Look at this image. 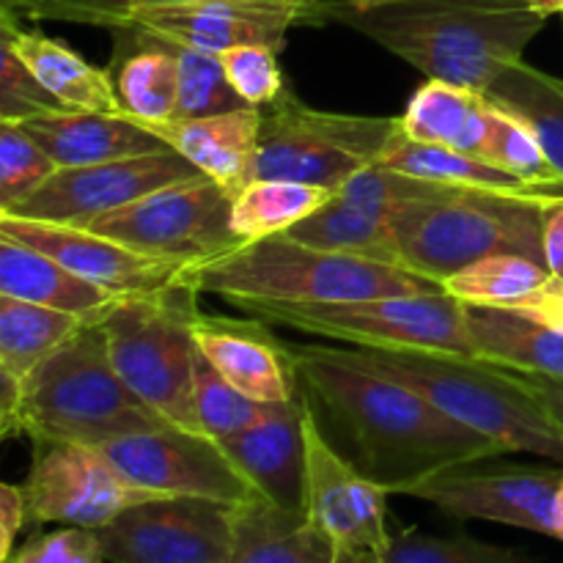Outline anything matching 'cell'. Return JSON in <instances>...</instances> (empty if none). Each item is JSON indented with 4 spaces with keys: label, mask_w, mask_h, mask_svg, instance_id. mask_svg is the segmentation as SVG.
<instances>
[{
    "label": "cell",
    "mask_w": 563,
    "mask_h": 563,
    "mask_svg": "<svg viewBox=\"0 0 563 563\" xmlns=\"http://www.w3.org/2000/svg\"><path fill=\"white\" fill-rule=\"evenodd\" d=\"M297 374L308 394L333 416L352 449V462L390 495H405L451 467L504 456L495 440L363 363L341 346H295Z\"/></svg>",
    "instance_id": "cell-1"
},
{
    "label": "cell",
    "mask_w": 563,
    "mask_h": 563,
    "mask_svg": "<svg viewBox=\"0 0 563 563\" xmlns=\"http://www.w3.org/2000/svg\"><path fill=\"white\" fill-rule=\"evenodd\" d=\"M324 16L399 55L427 80L478 93L522 60L548 22L533 0H407L372 11L324 9Z\"/></svg>",
    "instance_id": "cell-2"
},
{
    "label": "cell",
    "mask_w": 563,
    "mask_h": 563,
    "mask_svg": "<svg viewBox=\"0 0 563 563\" xmlns=\"http://www.w3.org/2000/svg\"><path fill=\"white\" fill-rule=\"evenodd\" d=\"M542 190L440 185L396 174L388 229L396 264L443 286L451 275L495 253L544 264ZM548 267V264H544Z\"/></svg>",
    "instance_id": "cell-3"
},
{
    "label": "cell",
    "mask_w": 563,
    "mask_h": 563,
    "mask_svg": "<svg viewBox=\"0 0 563 563\" xmlns=\"http://www.w3.org/2000/svg\"><path fill=\"white\" fill-rule=\"evenodd\" d=\"M179 284L196 295H218L234 302H300L335 306L394 295H432L443 291L434 280L401 267L368 262L346 253L319 251L291 236L278 234L247 242L225 256L187 267Z\"/></svg>",
    "instance_id": "cell-4"
},
{
    "label": "cell",
    "mask_w": 563,
    "mask_h": 563,
    "mask_svg": "<svg viewBox=\"0 0 563 563\" xmlns=\"http://www.w3.org/2000/svg\"><path fill=\"white\" fill-rule=\"evenodd\" d=\"M174 427L121 379L110 361L102 317L82 324L60 350L22 377L16 434L31 443H110Z\"/></svg>",
    "instance_id": "cell-5"
},
{
    "label": "cell",
    "mask_w": 563,
    "mask_h": 563,
    "mask_svg": "<svg viewBox=\"0 0 563 563\" xmlns=\"http://www.w3.org/2000/svg\"><path fill=\"white\" fill-rule=\"evenodd\" d=\"M344 352L352 361L405 383L445 416L495 440L506 454H537L563 462V432L515 368L440 352L363 346Z\"/></svg>",
    "instance_id": "cell-6"
},
{
    "label": "cell",
    "mask_w": 563,
    "mask_h": 563,
    "mask_svg": "<svg viewBox=\"0 0 563 563\" xmlns=\"http://www.w3.org/2000/svg\"><path fill=\"white\" fill-rule=\"evenodd\" d=\"M196 300L190 286L174 284L152 295L121 297L102 313L115 372L148 407L187 432H201L192 407Z\"/></svg>",
    "instance_id": "cell-7"
},
{
    "label": "cell",
    "mask_w": 563,
    "mask_h": 563,
    "mask_svg": "<svg viewBox=\"0 0 563 563\" xmlns=\"http://www.w3.org/2000/svg\"><path fill=\"white\" fill-rule=\"evenodd\" d=\"M234 306L264 324H280L363 350L476 357L467 333L465 302L454 300L445 291L394 295L363 302H335V306H300V302H234Z\"/></svg>",
    "instance_id": "cell-8"
},
{
    "label": "cell",
    "mask_w": 563,
    "mask_h": 563,
    "mask_svg": "<svg viewBox=\"0 0 563 563\" xmlns=\"http://www.w3.org/2000/svg\"><path fill=\"white\" fill-rule=\"evenodd\" d=\"M401 119L308 108L289 86L262 108L253 179H284L339 190L377 165Z\"/></svg>",
    "instance_id": "cell-9"
},
{
    "label": "cell",
    "mask_w": 563,
    "mask_h": 563,
    "mask_svg": "<svg viewBox=\"0 0 563 563\" xmlns=\"http://www.w3.org/2000/svg\"><path fill=\"white\" fill-rule=\"evenodd\" d=\"M231 207L234 196L209 176H196L137 198L115 212L99 214L77 229L187 269L245 245L231 229Z\"/></svg>",
    "instance_id": "cell-10"
},
{
    "label": "cell",
    "mask_w": 563,
    "mask_h": 563,
    "mask_svg": "<svg viewBox=\"0 0 563 563\" xmlns=\"http://www.w3.org/2000/svg\"><path fill=\"white\" fill-rule=\"evenodd\" d=\"M306 429V515L333 539L341 563H372L385 553L388 489L363 476L324 438L311 394L300 383Z\"/></svg>",
    "instance_id": "cell-11"
},
{
    "label": "cell",
    "mask_w": 563,
    "mask_h": 563,
    "mask_svg": "<svg viewBox=\"0 0 563 563\" xmlns=\"http://www.w3.org/2000/svg\"><path fill=\"white\" fill-rule=\"evenodd\" d=\"M471 465L451 467L405 495L438 506L454 520H487L526 528L563 542V473L533 465Z\"/></svg>",
    "instance_id": "cell-12"
},
{
    "label": "cell",
    "mask_w": 563,
    "mask_h": 563,
    "mask_svg": "<svg viewBox=\"0 0 563 563\" xmlns=\"http://www.w3.org/2000/svg\"><path fill=\"white\" fill-rule=\"evenodd\" d=\"M27 506V526L60 522L71 528L108 526L137 504L174 498L132 484L93 445L33 443V462L20 484Z\"/></svg>",
    "instance_id": "cell-13"
},
{
    "label": "cell",
    "mask_w": 563,
    "mask_h": 563,
    "mask_svg": "<svg viewBox=\"0 0 563 563\" xmlns=\"http://www.w3.org/2000/svg\"><path fill=\"white\" fill-rule=\"evenodd\" d=\"M104 456L143 489L174 498H207L229 506H245L264 498L223 445L209 434L179 427L124 434L99 445Z\"/></svg>",
    "instance_id": "cell-14"
},
{
    "label": "cell",
    "mask_w": 563,
    "mask_h": 563,
    "mask_svg": "<svg viewBox=\"0 0 563 563\" xmlns=\"http://www.w3.org/2000/svg\"><path fill=\"white\" fill-rule=\"evenodd\" d=\"M234 506L154 498L97 528L108 563H229Z\"/></svg>",
    "instance_id": "cell-15"
},
{
    "label": "cell",
    "mask_w": 563,
    "mask_h": 563,
    "mask_svg": "<svg viewBox=\"0 0 563 563\" xmlns=\"http://www.w3.org/2000/svg\"><path fill=\"white\" fill-rule=\"evenodd\" d=\"M196 176L203 174L185 154L176 148H163V152L86 165V168H60L38 190L3 212L44 220V223L86 225L99 214L115 212L137 198Z\"/></svg>",
    "instance_id": "cell-16"
},
{
    "label": "cell",
    "mask_w": 563,
    "mask_h": 563,
    "mask_svg": "<svg viewBox=\"0 0 563 563\" xmlns=\"http://www.w3.org/2000/svg\"><path fill=\"white\" fill-rule=\"evenodd\" d=\"M126 25L214 55L242 44L280 53L291 27L328 25V16L317 0H187L132 11Z\"/></svg>",
    "instance_id": "cell-17"
},
{
    "label": "cell",
    "mask_w": 563,
    "mask_h": 563,
    "mask_svg": "<svg viewBox=\"0 0 563 563\" xmlns=\"http://www.w3.org/2000/svg\"><path fill=\"white\" fill-rule=\"evenodd\" d=\"M0 234H9L36 251L47 253L69 273L91 280L99 289L110 295H152L165 286L179 284L185 273L181 264L163 262V258L146 256V253L130 251L119 242L88 229L66 223H44V220L16 218V214L0 212Z\"/></svg>",
    "instance_id": "cell-18"
},
{
    "label": "cell",
    "mask_w": 563,
    "mask_h": 563,
    "mask_svg": "<svg viewBox=\"0 0 563 563\" xmlns=\"http://www.w3.org/2000/svg\"><path fill=\"white\" fill-rule=\"evenodd\" d=\"M396 170L372 168L352 176L344 187L330 196L322 209L286 231V236L319 251L346 253L368 262L396 264L394 240L388 229V209L394 201Z\"/></svg>",
    "instance_id": "cell-19"
},
{
    "label": "cell",
    "mask_w": 563,
    "mask_h": 563,
    "mask_svg": "<svg viewBox=\"0 0 563 563\" xmlns=\"http://www.w3.org/2000/svg\"><path fill=\"white\" fill-rule=\"evenodd\" d=\"M192 341L198 352L251 399L278 405L297 399L300 394V374L291 344L273 339L258 319L242 322L196 311Z\"/></svg>",
    "instance_id": "cell-20"
},
{
    "label": "cell",
    "mask_w": 563,
    "mask_h": 563,
    "mask_svg": "<svg viewBox=\"0 0 563 563\" xmlns=\"http://www.w3.org/2000/svg\"><path fill=\"white\" fill-rule=\"evenodd\" d=\"M242 476L275 506L306 511V429L302 396L267 405L253 427L220 440Z\"/></svg>",
    "instance_id": "cell-21"
},
{
    "label": "cell",
    "mask_w": 563,
    "mask_h": 563,
    "mask_svg": "<svg viewBox=\"0 0 563 563\" xmlns=\"http://www.w3.org/2000/svg\"><path fill=\"white\" fill-rule=\"evenodd\" d=\"M20 126L49 154L58 168H86V165L170 148L157 132L126 113L58 110V113L20 121Z\"/></svg>",
    "instance_id": "cell-22"
},
{
    "label": "cell",
    "mask_w": 563,
    "mask_h": 563,
    "mask_svg": "<svg viewBox=\"0 0 563 563\" xmlns=\"http://www.w3.org/2000/svg\"><path fill=\"white\" fill-rule=\"evenodd\" d=\"M170 148L185 154L203 176L223 187L229 196H240L253 181L258 152L262 108H240L209 119L146 124Z\"/></svg>",
    "instance_id": "cell-23"
},
{
    "label": "cell",
    "mask_w": 563,
    "mask_h": 563,
    "mask_svg": "<svg viewBox=\"0 0 563 563\" xmlns=\"http://www.w3.org/2000/svg\"><path fill=\"white\" fill-rule=\"evenodd\" d=\"M0 36L9 38L27 69L60 99L69 110H99V113H124L113 71L88 64L80 53L60 38L42 31H27L11 11H0Z\"/></svg>",
    "instance_id": "cell-24"
},
{
    "label": "cell",
    "mask_w": 563,
    "mask_h": 563,
    "mask_svg": "<svg viewBox=\"0 0 563 563\" xmlns=\"http://www.w3.org/2000/svg\"><path fill=\"white\" fill-rule=\"evenodd\" d=\"M115 53L108 69L126 115L143 124H168L179 108V60L168 38L141 27H115Z\"/></svg>",
    "instance_id": "cell-25"
},
{
    "label": "cell",
    "mask_w": 563,
    "mask_h": 563,
    "mask_svg": "<svg viewBox=\"0 0 563 563\" xmlns=\"http://www.w3.org/2000/svg\"><path fill=\"white\" fill-rule=\"evenodd\" d=\"M229 563H341L333 539L306 515L267 498L234 506Z\"/></svg>",
    "instance_id": "cell-26"
},
{
    "label": "cell",
    "mask_w": 563,
    "mask_h": 563,
    "mask_svg": "<svg viewBox=\"0 0 563 563\" xmlns=\"http://www.w3.org/2000/svg\"><path fill=\"white\" fill-rule=\"evenodd\" d=\"M0 295L58 308L82 319L102 317L121 300L119 295H110L91 280H82L47 253L9 234H0Z\"/></svg>",
    "instance_id": "cell-27"
},
{
    "label": "cell",
    "mask_w": 563,
    "mask_h": 563,
    "mask_svg": "<svg viewBox=\"0 0 563 563\" xmlns=\"http://www.w3.org/2000/svg\"><path fill=\"white\" fill-rule=\"evenodd\" d=\"M465 322L478 361L563 377V333L506 308L465 306Z\"/></svg>",
    "instance_id": "cell-28"
},
{
    "label": "cell",
    "mask_w": 563,
    "mask_h": 563,
    "mask_svg": "<svg viewBox=\"0 0 563 563\" xmlns=\"http://www.w3.org/2000/svg\"><path fill=\"white\" fill-rule=\"evenodd\" d=\"M489 113H493V104L484 93L429 80L412 93L401 115V130L412 141L438 143V146L482 157L489 132Z\"/></svg>",
    "instance_id": "cell-29"
},
{
    "label": "cell",
    "mask_w": 563,
    "mask_h": 563,
    "mask_svg": "<svg viewBox=\"0 0 563 563\" xmlns=\"http://www.w3.org/2000/svg\"><path fill=\"white\" fill-rule=\"evenodd\" d=\"M489 104L520 119L563 181V80L517 60L484 91Z\"/></svg>",
    "instance_id": "cell-30"
},
{
    "label": "cell",
    "mask_w": 563,
    "mask_h": 563,
    "mask_svg": "<svg viewBox=\"0 0 563 563\" xmlns=\"http://www.w3.org/2000/svg\"><path fill=\"white\" fill-rule=\"evenodd\" d=\"M91 319L0 295V368L27 377Z\"/></svg>",
    "instance_id": "cell-31"
},
{
    "label": "cell",
    "mask_w": 563,
    "mask_h": 563,
    "mask_svg": "<svg viewBox=\"0 0 563 563\" xmlns=\"http://www.w3.org/2000/svg\"><path fill=\"white\" fill-rule=\"evenodd\" d=\"M379 168L396 170V174L412 176L423 181H440V185H467V187H495V190H533L522 185L511 174L500 170L498 165L487 163L473 154L456 152V148L438 146V143L412 141L405 130L394 132L385 152L377 159Z\"/></svg>",
    "instance_id": "cell-32"
},
{
    "label": "cell",
    "mask_w": 563,
    "mask_h": 563,
    "mask_svg": "<svg viewBox=\"0 0 563 563\" xmlns=\"http://www.w3.org/2000/svg\"><path fill=\"white\" fill-rule=\"evenodd\" d=\"M333 190L284 179H253L231 207V229L242 242L286 234L330 201Z\"/></svg>",
    "instance_id": "cell-33"
},
{
    "label": "cell",
    "mask_w": 563,
    "mask_h": 563,
    "mask_svg": "<svg viewBox=\"0 0 563 563\" xmlns=\"http://www.w3.org/2000/svg\"><path fill=\"white\" fill-rule=\"evenodd\" d=\"M550 280L553 275L544 264L517 253H495L443 280V291L465 306L509 308L511 302L533 295Z\"/></svg>",
    "instance_id": "cell-34"
},
{
    "label": "cell",
    "mask_w": 563,
    "mask_h": 563,
    "mask_svg": "<svg viewBox=\"0 0 563 563\" xmlns=\"http://www.w3.org/2000/svg\"><path fill=\"white\" fill-rule=\"evenodd\" d=\"M482 159L498 165L500 170H506L533 190L563 192L561 176L555 174L553 163L542 152L533 132L520 119L504 113L495 104L493 113H489V132Z\"/></svg>",
    "instance_id": "cell-35"
},
{
    "label": "cell",
    "mask_w": 563,
    "mask_h": 563,
    "mask_svg": "<svg viewBox=\"0 0 563 563\" xmlns=\"http://www.w3.org/2000/svg\"><path fill=\"white\" fill-rule=\"evenodd\" d=\"M168 44L179 60V108H176L174 121L209 119V115L251 108L234 91L218 55L203 53L190 44L170 42V38Z\"/></svg>",
    "instance_id": "cell-36"
},
{
    "label": "cell",
    "mask_w": 563,
    "mask_h": 563,
    "mask_svg": "<svg viewBox=\"0 0 563 563\" xmlns=\"http://www.w3.org/2000/svg\"><path fill=\"white\" fill-rule=\"evenodd\" d=\"M192 407H196L201 432L212 440H225L253 427L267 412L264 401L251 399L236 390L207 357L198 352L192 361Z\"/></svg>",
    "instance_id": "cell-37"
},
{
    "label": "cell",
    "mask_w": 563,
    "mask_h": 563,
    "mask_svg": "<svg viewBox=\"0 0 563 563\" xmlns=\"http://www.w3.org/2000/svg\"><path fill=\"white\" fill-rule=\"evenodd\" d=\"M372 563H533L520 550L498 548L471 537H427L418 531L394 533L385 553Z\"/></svg>",
    "instance_id": "cell-38"
},
{
    "label": "cell",
    "mask_w": 563,
    "mask_h": 563,
    "mask_svg": "<svg viewBox=\"0 0 563 563\" xmlns=\"http://www.w3.org/2000/svg\"><path fill=\"white\" fill-rule=\"evenodd\" d=\"M60 170L20 124L0 121V212L20 203Z\"/></svg>",
    "instance_id": "cell-39"
},
{
    "label": "cell",
    "mask_w": 563,
    "mask_h": 563,
    "mask_svg": "<svg viewBox=\"0 0 563 563\" xmlns=\"http://www.w3.org/2000/svg\"><path fill=\"white\" fill-rule=\"evenodd\" d=\"M69 110L31 69L14 44L0 36V121H20L36 119L44 113H58Z\"/></svg>",
    "instance_id": "cell-40"
},
{
    "label": "cell",
    "mask_w": 563,
    "mask_h": 563,
    "mask_svg": "<svg viewBox=\"0 0 563 563\" xmlns=\"http://www.w3.org/2000/svg\"><path fill=\"white\" fill-rule=\"evenodd\" d=\"M234 91L251 108H264L286 91L289 80L278 64V49L264 44H242L218 55Z\"/></svg>",
    "instance_id": "cell-41"
},
{
    "label": "cell",
    "mask_w": 563,
    "mask_h": 563,
    "mask_svg": "<svg viewBox=\"0 0 563 563\" xmlns=\"http://www.w3.org/2000/svg\"><path fill=\"white\" fill-rule=\"evenodd\" d=\"M187 3V0H33L20 20H55L77 22V25H93L115 31L126 22V16L146 5Z\"/></svg>",
    "instance_id": "cell-42"
},
{
    "label": "cell",
    "mask_w": 563,
    "mask_h": 563,
    "mask_svg": "<svg viewBox=\"0 0 563 563\" xmlns=\"http://www.w3.org/2000/svg\"><path fill=\"white\" fill-rule=\"evenodd\" d=\"M5 563H108L97 533L64 526L53 533H36Z\"/></svg>",
    "instance_id": "cell-43"
},
{
    "label": "cell",
    "mask_w": 563,
    "mask_h": 563,
    "mask_svg": "<svg viewBox=\"0 0 563 563\" xmlns=\"http://www.w3.org/2000/svg\"><path fill=\"white\" fill-rule=\"evenodd\" d=\"M506 311L522 313V317L533 319V322L544 324V328L555 330V333H563V280L553 278L548 286L533 291V295L511 302Z\"/></svg>",
    "instance_id": "cell-44"
},
{
    "label": "cell",
    "mask_w": 563,
    "mask_h": 563,
    "mask_svg": "<svg viewBox=\"0 0 563 563\" xmlns=\"http://www.w3.org/2000/svg\"><path fill=\"white\" fill-rule=\"evenodd\" d=\"M544 264L555 280H563V192H548L542 203Z\"/></svg>",
    "instance_id": "cell-45"
},
{
    "label": "cell",
    "mask_w": 563,
    "mask_h": 563,
    "mask_svg": "<svg viewBox=\"0 0 563 563\" xmlns=\"http://www.w3.org/2000/svg\"><path fill=\"white\" fill-rule=\"evenodd\" d=\"M27 526V506L20 484L0 487V563L14 555L16 533Z\"/></svg>",
    "instance_id": "cell-46"
},
{
    "label": "cell",
    "mask_w": 563,
    "mask_h": 563,
    "mask_svg": "<svg viewBox=\"0 0 563 563\" xmlns=\"http://www.w3.org/2000/svg\"><path fill=\"white\" fill-rule=\"evenodd\" d=\"M22 407V377L0 368V434L14 438Z\"/></svg>",
    "instance_id": "cell-47"
},
{
    "label": "cell",
    "mask_w": 563,
    "mask_h": 563,
    "mask_svg": "<svg viewBox=\"0 0 563 563\" xmlns=\"http://www.w3.org/2000/svg\"><path fill=\"white\" fill-rule=\"evenodd\" d=\"M520 377L526 379L528 388L537 394V399L542 401L544 410L550 412L555 427L563 432V377H550V374H531V372H520Z\"/></svg>",
    "instance_id": "cell-48"
},
{
    "label": "cell",
    "mask_w": 563,
    "mask_h": 563,
    "mask_svg": "<svg viewBox=\"0 0 563 563\" xmlns=\"http://www.w3.org/2000/svg\"><path fill=\"white\" fill-rule=\"evenodd\" d=\"M322 3V9H346V11H372L379 5H394V3H407V0H317Z\"/></svg>",
    "instance_id": "cell-49"
},
{
    "label": "cell",
    "mask_w": 563,
    "mask_h": 563,
    "mask_svg": "<svg viewBox=\"0 0 563 563\" xmlns=\"http://www.w3.org/2000/svg\"><path fill=\"white\" fill-rule=\"evenodd\" d=\"M533 5H537L544 16L563 14V0H533Z\"/></svg>",
    "instance_id": "cell-50"
},
{
    "label": "cell",
    "mask_w": 563,
    "mask_h": 563,
    "mask_svg": "<svg viewBox=\"0 0 563 563\" xmlns=\"http://www.w3.org/2000/svg\"><path fill=\"white\" fill-rule=\"evenodd\" d=\"M31 3L33 0H0V11H11V14L20 16Z\"/></svg>",
    "instance_id": "cell-51"
}]
</instances>
